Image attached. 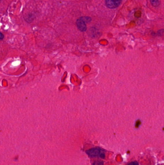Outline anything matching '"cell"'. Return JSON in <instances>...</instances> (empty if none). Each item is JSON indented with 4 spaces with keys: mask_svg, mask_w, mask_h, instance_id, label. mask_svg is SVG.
Masks as SVG:
<instances>
[{
    "mask_svg": "<svg viewBox=\"0 0 164 165\" xmlns=\"http://www.w3.org/2000/svg\"><path fill=\"white\" fill-rule=\"evenodd\" d=\"M127 165H139V163L137 161H134V162H130Z\"/></svg>",
    "mask_w": 164,
    "mask_h": 165,
    "instance_id": "obj_8",
    "label": "cell"
},
{
    "mask_svg": "<svg viewBox=\"0 0 164 165\" xmlns=\"http://www.w3.org/2000/svg\"><path fill=\"white\" fill-rule=\"evenodd\" d=\"M86 153L90 157H100L102 158H105V153L104 150L99 147L93 148L87 151Z\"/></svg>",
    "mask_w": 164,
    "mask_h": 165,
    "instance_id": "obj_1",
    "label": "cell"
},
{
    "mask_svg": "<svg viewBox=\"0 0 164 165\" xmlns=\"http://www.w3.org/2000/svg\"><path fill=\"white\" fill-rule=\"evenodd\" d=\"M164 33V30H160L157 33V35L159 36H161Z\"/></svg>",
    "mask_w": 164,
    "mask_h": 165,
    "instance_id": "obj_7",
    "label": "cell"
},
{
    "mask_svg": "<svg viewBox=\"0 0 164 165\" xmlns=\"http://www.w3.org/2000/svg\"><path fill=\"white\" fill-rule=\"evenodd\" d=\"M106 6L109 8H116L119 7L122 0H105Z\"/></svg>",
    "mask_w": 164,
    "mask_h": 165,
    "instance_id": "obj_2",
    "label": "cell"
},
{
    "mask_svg": "<svg viewBox=\"0 0 164 165\" xmlns=\"http://www.w3.org/2000/svg\"><path fill=\"white\" fill-rule=\"evenodd\" d=\"M81 19H82L85 22V23H88V22H90L91 20V18L88 17V16H84L81 18Z\"/></svg>",
    "mask_w": 164,
    "mask_h": 165,
    "instance_id": "obj_5",
    "label": "cell"
},
{
    "mask_svg": "<svg viewBox=\"0 0 164 165\" xmlns=\"http://www.w3.org/2000/svg\"><path fill=\"white\" fill-rule=\"evenodd\" d=\"M77 25L78 29L81 31H86L87 27L86 23L81 18L77 20Z\"/></svg>",
    "mask_w": 164,
    "mask_h": 165,
    "instance_id": "obj_3",
    "label": "cell"
},
{
    "mask_svg": "<svg viewBox=\"0 0 164 165\" xmlns=\"http://www.w3.org/2000/svg\"><path fill=\"white\" fill-rule=\"evenodd\" d=\"M3 38H4V35H3L2 33H1V36H0V39H1V40H3Z\"/></svg>",
    "mask_w": 164,
    "mask_h": 165,
    "instance_id": "obj_9",
    "label": "cell"
},
{
    "mask_svg": "<svg viewBox=\"0 0 164 165\" xmlns=\"http://www.w3.org/2000/svg\"><path fill=\"white\" fill-rule=\"evenodd\" d=\"M150 2L154 7H157L160 5L159 1L158 0H150Z\"/></svg>",
    "mask_w": 164,
    "mask_h": 165,
    "instance_id": "obj_4",
    "label": "cell"
},
{
    "mask_svg": "<svg viewBox=\"0 0 164 165\" xmlns=\"http://www.w3.org/2000/svg\"><path fill=\"white\" fill-rule=\"evenodd\" d=\"M92 165H104V163L102 161H95V162H94Z\"/></svg>",
    "mask_w": 164,
    "mask_h": 165,
    "instance_id": "obj_6",
    "label": "cell"
}]
</instances>
